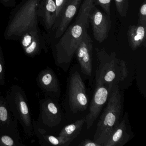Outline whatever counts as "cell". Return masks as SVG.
<instances>
[{"mask_svg":"<svg viewBox=\"0 0 146 146\" xmlns=\"http://www.w3.org/2000/svg\"><path fill=\"white\" fill-rule=\"evenodd\" d=\"M94 0H84L81 5L78 14L89 15L90 11L94 4Z\"/></svg>","mask_w":146,"mask_h":146,"instance_id":"484cf974","label":"cell"},{"mask_svg":"<svg viewBox=\"0 0 146 146\" xmlns=\"http://www.w3.org/2000/svg\"><path fill=\"white\" fill-rule=\"evenodd\" d=\"M89 15L78 14L74 23L67 28L54 47L56 66L66 71L76 50L89 25Z\"/></svg>","mask_w":146,"mask_h":146,"instance_id":"6da1fadb","label":"cell"},{"mask_svg":"<svg viewBox=\"0 0 146 146\" xmlns=\"http://www.w3.org/2000/svg\"><path fill=\"white\" fill-rule=\"evenodd\" d=\"M130 138L128 132L126 116L119 122L111 134L110 138L103 146H122L126 144Z\"/></svg>","mask_w":146,"mask_h":146,"instance_id":"e0dca14e","label":"cell"},{"mask_svg":"<svg viewBox=\"0 0 146 146\" xmlns=\"http://www.w3.org/2000/svg\"><path fill=\"white\" fill-rule=\"evenodd\" d=\"M82 0H69L60 15L55 30L54 37L59 39L69 27L79 8Z\"/></svg>","mask_w":146,"mask_h":146,"instance_id":"9a60e30c","label":"cell"},{"mask_svg":"<svg viewBox=\"0 0 146 146\" xmlns=\"http://www.w3.org/2000/svg\"><path fill=\"white\" fill-rule=\"evenodd\" d=\"M123 107V98L119 84H113L106 106L97 123L93 141L102 146L108 141L112 132L119 123Z\"/></svg>","mask_w":146,"mask_h":146,"instance_id":"3957f363","label":"cell"},{"mask_svg":"<svg viewBox=\"0 0 146 146\" xmlns=\"http://www.w3.org/2000/svg\"><path fill=\"white\" fill-rule=\"evenodd\" d=\"M41 0H22L16 6L9 17L4 38L19 40L27 32L39 26L38 11Z\"/></svg>","mask_w":146,"mask_h":146,"instance_id":"7a4b0ae2","label":"cell"},{"mask_svg":"<svg viewBox=\"0 0 146 146\" xmlns=\"http://www.w3.org/2000/svg\"><path fill=\"white\" fill-rule=\"evenodd\" d=\"M5 98L13 115L22 125L25 135L33 136V119L24 90L18 84L13 85Z\"/></svg>","mask_w":146,"mask_h":146,"instance_id":"5b68a950","label":"cell"},{"mask_svg":"<svg viewBox=\"0 0 146 146\" xmlns=\"http://www.w3.org/2000/svg\"><path fill=\"white\" fill-rule=\"evenodd\" d=\"M5 84V58L3 50L0 44V85Z\"/></svg>","mask_w":146,"mask_h":146,"instance_id":"603a6c76","label":"cell"},{"mask_svg":"<svg viewBox=\"0 0 146 146\" xmlns=\"http://www.w3.org/2000/svg\"><path fill=\"white\" fill-rule=\"evenodd\" d=\"M111 0H94V5L100 6L105 13L110 17L111 15Z\"/></svg>","mask_w":146,"mask_h":146,"instance_id":"d4e9b609","label":"cell"},{"mask_svg":"<svg viewBox=\"0 0 146 146\" xmlns=\"http://www.w3.org/2000/svg\"><path fill=\"white\" fill-rule=\"evenodd\" d=\"M138 19L137 24L146 26V1L144 0L140 7L138 12Z\"/></svg>","mask_w":146,"mask_h":146,"instance_id":"cb8c5ba5","label":"cell"},{"mask_svg":"<svg viewBox=\"0 0 146 146\" xmlns=\"http://www.w3.org/2000/svg\"><path fill=\"white\" fill-rule=\"evenodd\" d=\"M55 0H41L38 11V21L47 31L52 30L56 20Z\"/></svg>","mask_w":146,"mask_h":146,"instance_id":"5bb4252c","label":"cell"},{"mask_svg":"<svg viewBox=\"0 0 146 146\" xmlns=\"http://www.w3.org/2000/svg\"><path fill=\"white\" fill-rule=\"evenodd\" d=\"M36 83L40 89L46 96L58 100L61 90L59 81L56 74L49 67L41 71L37 75Z\"/></svg>","mask_w":146,"mask_h":146,"instance_id":"8fae6325","label":"cell"},{"mask_svg":"<svg viewBox=\"0 0 146 146\" xmlns=\"http://www.w3.org/2000/svg\"><path fill=\"white\" fill-rule=\"evenodd\" d=\"M79 146H102L101 145L97 143L93 140L89 139H86L83 140L80 144H78Z\"/></svg>","mask_w":146,"mask_h":146,"instance_id":"4316f807","label":"cell"},{"mask_svg":"<svg viewBox=\"0 0 146 146\" xmlns=\"http://www.w3.org/2000/svg\"><path fill=\"white\" fill-rule=\"evenodd\" d=\"M99 66L96 70V84H118L128 76L126 62L117 57L115 52L108 53L105 48H97Z\"/></svg>","mask_w":146,"mask_h":146,"instance_id":"277c9868","label":"cell"},{"mask_svg":"<svg viewBox=\"0 0 146 146\" xmlns=\"http://www.w3.org/2000/svg\"><path fill=\"white\" fill-rule=\"evenodd\" d=\"M25 54L34 58L40 54L42 50L48 51V42L39 26L25 34L19 40Z\"/></svg>","mask_w":146,"mask_h":146,"instance_id":"9c48e42d","label":"cell"},{"mask_svg":"<svg viewBox=\"0 0 146 146\" xmlns=\"http://www.w3.org/2000/svg\"><path fill=\"white\" fill-rule=\"evenodd\" d=\"M40 111L37 120L39 129L48 133L49 130L58 126L62 120V113L57 100L46 96L39 100Z\"/></svg>","mask_w":146,"mask_h":146,"instance_id":"8992f818","label":"cell"},{"mask_svg":"<svg viewBox=\"0 0 146 146\" xmlns=\"http://www.w3.org/2000/svg\"><path fill=\"white\" fill-rule=\"evenodd\" d=\"M89 18L95 39L100 43L103 42L108 37L111 29L110 17L96 8L94 4L90 11Z\"/></svg>","mask_w":146,"mask_h":146,"instance_id":"30bf717a","label":"cell"},{"mask_svg":"<svg viewBox=\"0 0 146 146\" xmlns=\"http://www.w3.org/2000/svg\"><path fill=\"white\" fill-rule=\"evenodd\" d=\"M19 138L10 135L0 134V146H24Z\"/></svg>","mask_w":146,"mask_h":146,"instance_id":"ffe728a7","label":"cell"},{"mask_svg":"<svg viewBox=\"0 0 146 146\" xmlns=\"http://www.w3.org/2000/svg\"><path fill=\"white\" fill-rule=\"evenodd\" d=\"M146 26L131 25L127 31L128 42L131 50L137 49L145 43L146 40Z\"/></svg>","mask_w":146,"mask_h":146,"instance_id":"ac0fdd59","label":"cell"},{"mask_svg":"<svg viewBox=\"0 0 146 146\" xmlns=\"http://www.w3.org/2000/svg\"><path fill=\"white\" fill-rule=\"evenodd\" d=\"M85 123V118H82L67 125L62 128L58 135L69 137L74 140L80 134Z\"/></svg>","mask_w":146,"mask_h":146,"instance_id":"d6986e66","label":"cell"},{"mask_svg":"<svg viewBox=\"0 0 146 146\" xmlns=\"http://www.w3.org/2000/svg\"><path fill=\"white\" fill-rule=\"evenodd\" d=\"M113 84H96L93 98L90 106L89 112L86 116V127L89 129L100 113L107 102L110 91Z\"/></svg>","mask_w":146,"mask_h":146,"instance_id":"ba28073f","label":"cell"},{"mask_svg":"<svg viewBox=\"0 0 146 146\" xmlns=\"http://www.w3.org/2000/svg\"><path fill=\"white\" fill-rule=\"evenodd\" d=\"M0 2L6 7L12 8L17 5L16 0H0Z\"/></svg>","mask_w":146,"mask_h":146,"instance_id":"83f0119b","label":"cell"},{"mask_svg":"<svg viewBox=\"0 0 146 146\" xmlns=\"http://www.w3.org/2000/svg\"><path fill=\"white\" fill-rule=\"evenodd\" d=\"M0 134L10 135L20 139L17 120L13 115L5 97L1 93Z\"/></svg>","mask_w":146,"mask_h":146,"instance_id":"7c38bea8","label":"cell"},{"mask_svg":"<svg viewBox=\"0 0 146 146\" xmlns=\"http://www.w3.org/2000/svg\"><path fill=\"white\" fill-rule=\"evenodd\" d=\"M93 42L88 31L85 32L81 42L76 50L75 54L81 66L82 72L86 76L92 75V52Z\"/></svg>","mask_w":146,"mask_h":146,"instance_id":"4fadbf2b","label":"cell"},{"mask_svg":"<svg viewBox=\"0 0 146 146\" xmlns=\"http://www.w3.org/2000/svg\"><path fill=\"white\" fill-rule=\"evenodd\" d=\"M68 1H69V0H55L56 8H57L56 20H55V24H54V26L52 30H55L56 29L62 11Z\"/></svg>","mask_w":146,"mask_h":146,"instance_id":"7402d4cb","label":"cell"},{"mask_svg":"<svg viewBox=\"0 0 146 146\" xmlns=\"http://www.w3.org/2000/svg\"><path fill=\"white\" fill-rule=\"evenodd\" d=\"M117 11L122 17L125 18L129 7V0H114Z\"/></svg>","mask_w":146,"mask_h":146,"instance_id":"44dd1931","label":"cell"},{"mask_svg":"<svg viewBox=\"0 0 146 146\" xmlns=\"http://www.w3.org/2000/svg\"><path fill=\"white\" fill-rule=\"evenodd\" d=\"M68 95L69 106L73 113L86 110L88 105V97L85 84L78 72H75L71 76Z\"/></svg>","mask_w":146,"mask_h":146,"instance_id":"52a82bcc","label":"cell"},{"mask_svg":"<svg viewBox=\"0 0 146 146\" xmlns=\"http://www.w3.org/2000/svg\"><path fill=\"white\" fill-rule=\"evenodd\" d=\"M34 134L37 137L39 143L43 146L54 145V146H70L73 141L71 138L61 136L53 135L46 133L42 129H39L33 120Z\"/></svg>","mask_w":146,"mask_h":146,"instance_id":"2e32d148","label":"cell"}]
</instances>
